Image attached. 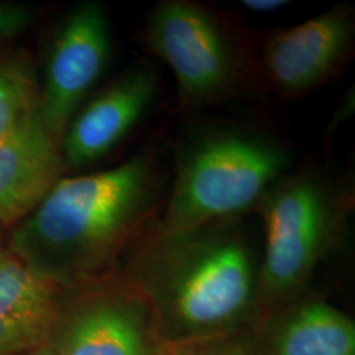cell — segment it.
<instances>
[{
  "label": "cell",
  "instance_id": "cell-1",
  "mask_svg": "<svg viewBox=\"0 0 355 355\" xmlns=\"http://www.w3.org/2000/svg\"><path fill=\"white\" fill-rule=\"evenodd\" d=\"M165 180L150 150L102 171L66 175L13 228L11 253L55 286L85 279L158 223Z\"/></svg>",
  "mask_w": 355,
  "mask_h": 355
},
{
  "label": "cell",
  "instance_id": "cell-2",
  "mask_svg": "<svg viewBox=\"0 0 355 355\" xmlns=\"http://www.w3.org/2000/svg\"><path fill=\"white\" fill-rule=\"evenodd\" d=\"M259 268L239 218L187 229L155 223L135 259V283L187 333L223 328L259 295Z\"/></svg>",
  "mask_w": 355,
  "mask_h": 355
},
{
  "label": "cell",
  "instance_id": "cell-3",
  "mask_svg": "<svg viewBox=\"0 0 355 355\" xmlns=\"http://www.w3.org/2000/svg\"><path fill=\"white\" fill-rule=\"evenodd\" d=\"M293 166L284 141L257 128L207 123L183 133L159 225L187 229L257 209Z\"/></svg>",
  "mask_w": 355,
  "mask_h": 355
},
{
  "label": "cell",
  "instance_id": "cell-4",
  "mask_svg": "<svg viewBox=\"0 0 355 355\" xmlns=\"http://www.w3.org/2000/svg\"><path fill=\"white\" fill-rule=\"evenodd\" d=\"M148 51L173 71L178 101L200 110L263 89L258 58L225 16L195 0L157 3L145 26Z\"/></svg>",
  "mask_w": 355,
  "mask_h": 355
},
{
  "label": "cell",
  "instance_id": "cell-5",
  "mask_svg": "<svg viewBox=\"0 0 355 355\" xmlns=\"http://www.w3.org/2000/svg\"><path fill=\"white\" fill-rule=\"evenodd\" d=\"M349 207V196L313 167L290 171L267 191L257 207L265 227L262 297L284 299L304 284Z\"/></svg>",
  "mask_w": 355,
  "mask_h": 355
},
{
  "label": "cell",
  "instance_id": "cell-6",
  "mask_svg": "<svg viewBox=\"0 0 355 355\" xmlns=\"http://www.w3.org/2000/svg\"><path fill=\"white\" fill-rule=\"evenodd\" d=\"M111 53L110 16L98 0L76 4L57 26L40 85L38 111L60 142L71 117L107 70Z\"/></svg>",
  "mask_w": 355,
  "mask_h": 355
},
{
  "label": "cell",
  "instance_id": "cell-7",
  "mask_svg": "<svg viewBox=\"0 0 355 355\" xmlns=\"http://www.w3.org/2000/svg\"><path fill=\"white\" fill-rule=\"evenodd\" d=\"M355 15L350 6H336L304 23L268 32L258 64L263 85L286 98L322 87L352 61Z\"/></svg>",
  "mask_w": 355,
  "mask_h": 355
},
{
  "label": "cell",
  "instance_id": "cell-8",
  "mask_svg": "<svg viewBox=\"0 0 355 355\" xmlns=\"http://www.w3.org/2000/svg\"><path fill=\"white\" fill-rule=\"evenodd\" d=\"M158 89L155 71L137 64L83 103L61 139L67 170H83L114 152L150 114Z\"/></svg>",
  "mask_w": 355,
  "mask_h": 355
},
{
  "label": "cell",
  "instance_id": "cell-9",
  "mask_svg": "<svg viewBox=\"0 0 355 355\" xmlns=\"http://www.w3.org/2000/svg\"><path fill=\"white\" fill-rule=\"evenodd\" d=\"M66 173L61 142L37 108L0 136V223L26 220Z\"/></svg>",
  "mask_w": 355,
  "mask_h": 355
},
{
  "label": "cell",
  "instance_id": "cell-10",
  "mask_svg": "<svg viewBox=\"0 0 355 355\" xmlns=\"http://www.w3.org/2000/svg\"><path fill=\"white\" fill-rule=\"evenodd\" d=\"M141 311L128 290L92 299L64 331L61 355H148Z\"/></svg>",
  "mask_w": 355,
  "mask_h": 355
},
{
  "label": "cell",
  "instance_id": "cell-11",
  "mask_svg": "<svg viewBox=\"0 0 355 355\" xmlns=\"http://www.w3.org/2000/svg\"><path fill=\"white\" fill-rule=\"evenodd\" d=\"M274 355H355L354 322L328 303H305L280 327Z\"/></svg>",
  "mask_w": 355,
  "mask_h": 355
},
{
  "label": "cell",
  "instance_id": "cell-12",
  "mask_svg": "<svg viewBox=\"0 0 355 355\" xmlns=\"http://www.w3.org/2000/svg\"><path fill=\"white\" fill-rule=\"evenodd\" d=\"M55 284L41 278L12 253H0V324L31 321L49 324Z\"/></svg>",
  "mask_w": 355,
  "mask_h": 355
},
{
  "label": "cell",
  "instance_id": "cell-13",
  "mask_svg": "<svg viewBox=\"0 0 355 355\" xmlns=\"http://www.w3.org/2000/svg\"><path fill=\"white\" fill-rule=\"evenodd\" d=\"M40 83L24 51L0 53V136L38 108Z\"/></svg>",
  "mask_w": 355,
  "mask_h": 355
},
{
  "label": "cell",
  "instance_id": "cell-14",
  "mask_svg": "<svg viewBox=\"0 0 355 355\" xmlns=\"http://www.w3.org/2000/svg\"><path fill=\"white\" fill-rule=\"evenodd\" d=\"M33 20L32 8L20 3L0 1V38L20 33Z\"/></svg>",
  "mask_w": 355,
  "mask_h": 355
},
{
  "label": "cell",
  "instance_id": "cell-15",
  "mask_svg": "<svg viewBox=\"0 0 355 355\" xmlns=\"http://www.w3.org/2000/svg\"><path fill=\"white\" fill-rule=\"evenodd\" d=\"M242 7L253 13H274L288 7V0H242Z\"/></svg>",
  "mask_w": 355,
  "mask_h": 355
},
{
  "label": "cell",
  "instance_id": "cell-16",
  "mask_svg": "<svg viewBox=\"0 0 355 355\" xmlns=\"http://www.w3.org/2000/svg\"><path fill=\"white\" fill-rule=\"evenodd\" d=\"M207 355H245L241 353H237V352H220V353H215V354H207Z\"/></svg>",
  "mask_w": 355,
  "mask_h": 355
}]
</instances>
